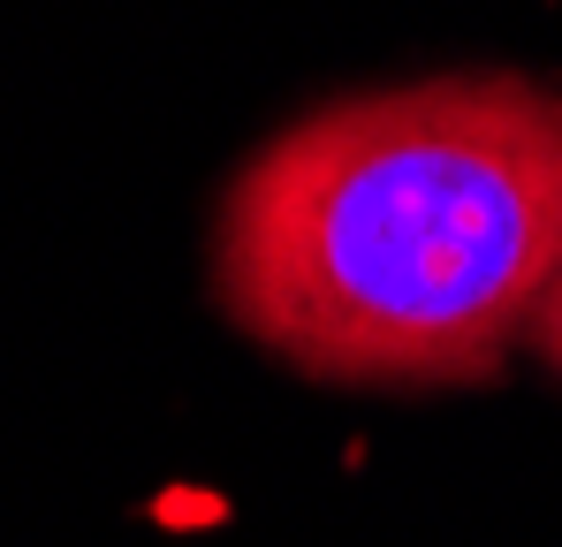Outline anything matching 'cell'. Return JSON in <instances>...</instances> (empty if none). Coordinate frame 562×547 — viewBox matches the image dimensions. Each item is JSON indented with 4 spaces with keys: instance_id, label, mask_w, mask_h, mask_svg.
Instances as JSON below:
<instances>
[{
    "instance_id": "obj_1",
    "label": "cell",
    "mask_w": 562,
    "mask_h": 547,
    "mask_svg": "<svg viewBox=\"0 0 562 547\" xmlns=\"http://www.w3.org/2000/svg\"><path fill=\"white\" fill-rule=\"evenodd\" d=\"M562 274V99L426 77L289 122L228 182L213 297L327 388H479Z\"/></svg>"
},
{
    "instance_id": "obj_2",
    "label": "cell",
    "mask_w": 562,
    "mask_h": 547,
    "mask_svg": "<svg viewBox=\"0 0 562 547\" xmlns=\"http://www.w3.org/2000/svg\"><path fill=\"white\" fill-rule=\"evenodd\" d=\"M532 343H540V358L562 372V274H555V289L540 297V320H532Z\"/></svg>"
}]
</instances>
